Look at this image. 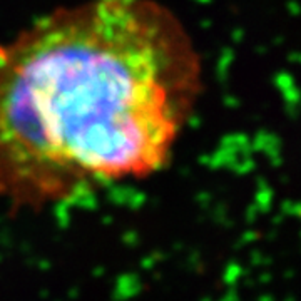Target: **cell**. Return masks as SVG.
I'll return each instance as SVG.
<instances>
[{
    "label": "cell",
    "instance_id": "6da1fadb",
    "mask_svg": "<svg viewBox=\"0 0 301 301\" xmlns=\"http://www.w3.org/2000/svg\"><path fill=\"white\" fill-rule=\"evenodd\" d=\"M203 90V60L156 0L52 10L0 51V203H67L167 164Z\"/></svg>",
    "mask_w": 301,
    "mask_h": 301
}]
</instances>
